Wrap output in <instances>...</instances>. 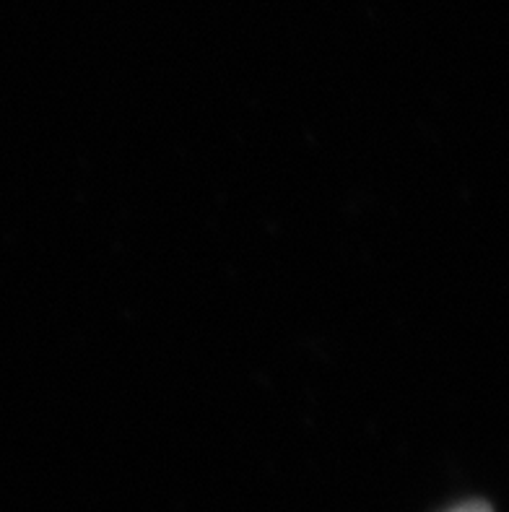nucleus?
I'll return each mask as SVG.
<instances>
[{"label":"nucleus","instance_id":"nucleus-1","mask_svg":"<svg viewBox=\"0 0 509 512\" xmlns=\"http://www.w3.org/2000/svg\"><path fill=\"white\" fill-rule=\"evenodd\" d=\"M450 512H491V507L486 502H465V505L455 507Z\"/></svg>","mask_w":509,"mask_h":512}]
</instances>
